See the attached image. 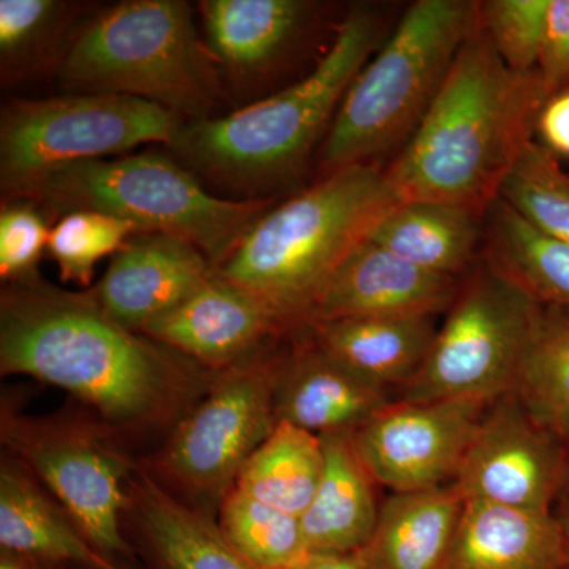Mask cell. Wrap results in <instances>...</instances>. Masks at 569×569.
I'll return each instance as SVG.
<instances>
[{
  "label": "cell",
  "instance_id": "cell-1",
  "mask_svg": "<svg viewBox=\"0 0 569 569\" xmlns=\"http://www.w3.org/2000/svg\"><path fill=\"white\" fill-rule=\"evenodd\" d=\"M0 370L63 389L118 426L160 421L193 387L183 356L122 328L91 295L37 277L2 293Z\"/></svg>",
  "mask_w": 569,
  "mask_h": 569
},
{
  "label": "cell",
  "instance_id": "cell-2",
  "mask_svg": "<svg viewBox=\"0 0 569 569\" xmlns=\"http://www.w3.org/2000/svg\"><path fill=\"white\" fill-rule=\"evenodd\" d=\"M548 99L538 71L509 69L478 20L417 132L385 168L396 203L440 201L485 219Z\"/></svg>",
  "mask_w": 569,
  "mask_h": 569
},
{
  "label": "cell",
  "instance_id": "cell-3",
  "mask_svg": "<svg viewBox=\"0 0 569 569\" xmlns=\"http://www.w3.org/2000/svg\"><path fill=\"white\" fill-rule=\"evenodd\" d=\"M396 204L380 164L329 171L323 181L266 209L217 271L284 325L305 323L337 266Z\"/></svg>",
  "mask_w": 569,
  "mask_h": 569
},
{
  "label": "cell",
  "instance_id": "cell-4",
  "mask_svg": "<svg viewBox=\"0 0 569 569\" xmlns=\"http://www.w3.org/2000/svg\"><path fill=\"white\" fill-rule=\"evenodd\" d=\"M383 21L373 7L348 11L316 69L290 88L222 116L183 123L173 148L216 178L260 186L296 173L380 43Z\"/></svg>",
  "mask_w": 569,
  "mask_h": 569
},
{
  "label": "cell",
  "instance_id": "cell-5",
  "mask_svg": "<svg viewBox=\"0 0 569 569\" xmlns=\"http://www.w3.org/2000/svg\"><path fill=\"white\" fill-rule=\"evenodd\" d=\"M478 22V3L418 0L347 89L329 132L323 164L336 171L377 163L402 149L443 88Z\"/></svg>",
  "mask_w": 569,
  "mask_h": 569
},
{
  "label": "cell",
  "instance_id": "cell-6",
  "mask_svg": "<svg viewBox=\"0 0 569 569\" xmlns=\"http://www.w3.org/2000/svg\"><path fill=\"white\" fill-rule=\"evenodd\" d=\"M59 77L73 91L116 93L208 119L219 78L181 0H129L97 14L71 39Z\"/></svg>",
  "mask_w": 569,
  "mask_h": 569
},
{
  "label": "cell",
  "instance_id": "cell-7",
  "mask_svg": "<svg viewBox=\"0 0 569 569\" xmlns=\"http://www.w3.org/2000/svg\"><path fill=\"white\" fill-rule=\"evenodd\" d=\"M26 197L110 213L132 224L138 234L186 239L217 269L268 209L266 201L213 197L189 171L153 152L69 164Z\"/></svg>",
  "mask_w": 569,
  "mask_h": 569
},
{
  "label": "cell",
  "instance_id": "cell-8",
  "mask_svg": "<svg viewBox=\"0 0 569 569\" xmlns=\"http://www.w3.org/2000/svg\"><path fill=\"white\" fill-rule=\"evenodd\" d=\"M181 121L160 104L116 93L17 100L3 108L0 121L2 187L26 197L69 164L108 159L151 142L173 146Z\"/></svg>",
  "mask_w": 569,
  "mask_h": 569
},
{
  "label": "cell",
  "instance_id": "cell-9",
  "mask_svg": "<svg viewBox=\"0 0 569 569\" xmlns=\"http://www.w3.org/2000/svg\"><path fill=\"white\" fill-rule=\"evenodd\" d=\"M539 305L482 263L449 307L447 320L406 400H467L489 406L511 395Z\"/></svg>",
  "mask_w": 569,
  "mask_h": 569
},
{
  "label": "cell",
  "instance_id": "cell-10",
  "mask_svg": "<svg viewBox=\"0 0 569 569\" xmlns=\"http://www.w3.org/2000/svg\"><path fill=\"white\" fill-rule=\"evenodd\" d=\"M277 369L230 367L203 402L176 427L160 467L193 496L223 500L250 456L276 429Z\"/></svg>",
  "mask_w": 569,
  "mask_h": 569
},
{
  "label": "cell",
  "instance_id": "cell-11",
  "mask_svg": "<svg viewBox=\"0 0 569 569\" xmlns=\"http://www.w3.org/2000/svg\"><path fill=\"white\" fill-rule=\"evenodd\" d=\"M2 438L103 556L129 552L121 516L130 505L127 460L96 433L70 425L3 415Z\"/></svg>",
  "mask_w": 569,
  "mask_h": 569
},
{
  "label": "cell",
  "instance_id": "cell-12",
  "mask_svg": "<svg viewBox=\"0 0 569 569\" xmlns=\"http://www.w3.org/2000/svg\"><path fill=\"white\" fill-rule=\"evenodd\" d=\"M486 408L467 400L388 402L355 430L356 455L373 482L395 493L448 486Z\"/></svg>",
  "mask_w": 569,
  "mask_h": 569
},
{
  "label": "cell",
  "instance_id": "cell-13",
  "mask_svg": "<svg viewBox=\"0 0 569 569\" xmlns=\"http://www.w3.org/2000/svg\"><path fill=\"white\" fill-rule=\"evenodd\" d=\"M567 478V445L507 396L482 417L452 485L466 501L552 512Z\"/></svg>",
  "mask_w": 569,
  "mask_h": 569
},
{
  "label": "cell",
  "instance_id": "cell-14",
  "mask_svg": "<svg viewBox=\"0 0 569 569\" xmlns=\"http://www.w3.org/2000/svg\"><path fill=\"white\" fill-rule=\"evenodd\" d=\"M456 277L436 274L362 241L337 266L307 312L305 323L365 317H430L448 312Z\"/></svg>",
  "mask_w": 569,
  "mask_h": 569
},
{
  "label": "cell",
  "instance_id": "cell-15",
  "mask_svg": "<svg viewBox=\"0 0 569 569\" xmlns=\"http://www.w3.org/2000/svg\"><path fill=\"white\" fill-rule=\"evenodd\" d=\"M217 268L192 242L170 234H134L112 254L92 291L100 310L122 328L140 331L182 305Z\"/></svg>",
  "mask_w": 569,
  "mask_h": 569
},
{
  "label": "cell",
  "instance_id": "cell-16",
  "mask_svg": "<svg viewBox=\"0 0 569 569\" xmlns=\"http://www.w3.org/2000/svg\"><path fill=\"white\" fill-rule=\"evenodd\" d=\"M284 326L261 299L217 271L142 335L200 365L230 369L249 361L266 337Z\"/></svg>",
  "mask_w": 569,
  "mask_h": 569
},
{
  "label": "cell",
  "instance_id": "cell-17",
  "mask_svg": "<svg viewBox=\"0 0 569 569\" xmlns=\"http://www.w3.org/2000/svg\"><path fill=\"white\" fill-rule=\"evenodd\" d=\"M388 402L387 389L359 377L317 346L277 369V419L313 436L355 432Z\"/></svg>",
  "mask_w": 569,
  "mask_h": 569
},
{
  "label": "cell",
  "instance_id": "cell-18",
  "mask_svg": "<svg viewBox=\"0 0 569 569\" xmlns=\"http://www.w3.org/2000/svg\"><path fill=\"white\" fill-rule=\"evenodd\" d=\"M466 500L456 486L392 493L359 557L372 569H448Z\"/></svg>",
  "mask_w": 569,
  "mask_h": 569
},
{
  "label": "cell",
  "instance_id": "cell-19",
  "mask_svg": "<svg viewBox=\"0 0 569 569\" xmlns=\"http://www.w3.org/2000/svg\"><path fill=\"white\" fill-rule=\"evenodd\" d=\"M448 569H567L559 519L466 501Z\"/></svg>",
  "mask_w": 569,
  "mask_h": 569
},
{
  "label": "cell",
  "instance_id": "cell-20",
  "mask_svg": "<svg viewBox=\"0 0 569 569\" xmlns=\"http://www.w3.org/2000/svg\"><path fill=\"white\" fill-rule=\"evenodd\" d=\"M325 470L312 503L301 516L310 553L359 552L376 530L373 479L356 455L353 432L321 437Z\"/></svg>",
  "mask_w": 569,
  "mask_h": 569
},
{
  "label": "cell",
  "instance_id": "cell-21",
  "mask_svg": "<svg viewBox=\"0 0 569 569\" xmlns=\"http://www.w3.org/2000/svg\"><path fill=\"white\" fill-rule=\"evenodd\" d=\"M206 47L239 73L271 67L302 39L316 6L302 0H204Z\"/></svg>",
  "mask_w": 569,
  "mask_h": 569
},
{
  "label": "cell",
  "instance_id": "cell-22",
  "mask_svg": "<svg viewBox=\"0 0 569 569\" xmlns=\"http://www.w3.org/2000/svg\"><path fill=\"white\" fill-rule=\"evenodd\" d=\"M310 326L326 355L385 389L403 388L417 376L437 335L430 317L342 318Z\"/></svg>",
  "mask_w": 569,
  "mask_h": 569
},
{
  "label": "cell",
  "instance_id": "cell-23",
  "mask_svg": "<svg viewBox=\"0 0 569 569\" xmlns=\"http://www.w3.org/2000/svg\"><path fill=\"white\" fill-rule=\"evenodd\" d=\"M482 254L490 271L539 306L569 309V246L498 198L482 224Z\"/></svg>",
  "mask_w": 569,
  "mask_h": 569
},
{
  "label": "cell",
  "instance_id": "cell-24",
  "mask_svg": "<svg viewBox=\"0 0 569 569\" xmlns=\"http://www.w3.org/2000/svg\"><path fill=\"white\" fill-rule=\"evenodd\" d=\"M0 546L40 563H63L88 569H121L103 556L47 500L20 468L3 462L0 470Z\"/></svg>",
  "mask_w": 569,
  "mask_h": 569
},
{
  "label": "cell",
  "instance_id": "cell-25",
  "mask_svg": "<svg viewBox=\"0 0 569 569\" xmlns=\"http://www.w3.org/2000/svg\"><path fill=\"white\" fill-rule=\"evenodd\" d=\"M482 224L481 216L460 206L406 201L383 213L367 239L426 271L458 277L482 242Z\"/></svg>",
  "mask_w": 569,
  "mask_h": 569
},
{
  "label": "cell",
  "instance_id": "cell-26",
  "mask_svg": "<svg viewBox=\"0 0 569 569\" xmlns=\"http://www.w3.org/2000/svg\"><path fill=\"white\" fill-rule=\"evenodd\" d=\"M129 497L163 569H261L228 541L219 523L146 475L130 478Z\"/></svg>",
  "mask_w": 569,
  "mask_h": 569
},
{
  "label": "cell",
  "instance_id": "cell-27",
  "mask_svg": "<svg viewBox=\"0 0 569 569\" xmlns=\"http://www.w3.org/2000/svg\"><path fill=\"white\" fill-rule=\"evenodd\" d=\"M509 396L539 427L569 443V309L539 307Z\"/></svg>",
  "mask_w": 569,
  "mask_h": 569
},
{
  "label": "cell",
  "instance_id": "cell-28",
  "mask_svg": "<svg viewBox=\"0 0 569 569\" xmlns=\"http://www.w3.org/2000/svg\"><path fill=\"white\" fill-rule=\"evenodd\" d=\"M323 470L321 437L279 421L247 460L234 488L301 518L312 503Z\"/></svg>",
  "mask_w": 569,
  "mask_h": 569
},
{
  "label": "cell",
  "instance_id": "cell-29",
  "mask_svg": "<svg viewBox=\"0 0 569 569\" xmlns=\"http://www.w3.org/2000/svg\"><path fill=\"white\" fill-rule=\"evenodd\" d=\"M220 530L261 569H295L310 556L301 518L239 489L220 505Z\"/></svg>",
  "mask_w": 569,
  "mask_h": 569
},
{
  "label": "cell",
  "instance_id": "cell-30",
  "mask_svg": "<svg viewBox=\"0 0 569 569\" xmlns=\"http://www.w3.org/2000/svg\"><path fill=\"white\" fill-rule=\"evenodd\" d=\"M500 198L539 230L569 246V174L538 141L519 157Z\"/></svg>",
  "mask_w": 569,
  "mask_h": 569
},
{
  "label": "cell",
  "instance_id": "cell-31",
  "mask_svg": "<svg viewBox=\"0 0 569 569\" xmlns=\"http://www.w3.org/2000/svg\"><path fill=\"white\" fill-rule=\"evenodd\" d=\"M69 2L0 0V69L3 81L31 74L47 61L70 28Z\"/></svg>",
  "mask_w": 569,
  "mask_h": 569
},
{
  "label": "cell",
  "instance_id": "cell-32",
  "mask_svg": "<svg viewBox=\"0 0 569 569\" xmlns=\"http://www.w3.org/2000/svg\"><path fill=\"white\" fill-rule=\"evenodd\" d=\"M138 234L132 224L92 209H71L51 228L48 250L63 282L89 287L96 266Z\"/></svg>",
  "mask_w": 569,
  "mask_h": 569
},
{
  "label": "cell",
  "instance_id": "cell-33",
  "mask_svg": "<svg viewBox=\"0 0 569 569\" xmlns=\"http://www.w3.org/2000/svg\"><path fill=\"white\" fill-rule=\"evenodd\" d=\"M549 3L550 0L478 2L479 26L509 69L537 70Z\"/></svg>",
  "mask_w": 569,
  "mask_h": 569
},
{
  "label": "cell",
  "instance_id": "cell-34",
  "mask_svg": "<svg viewBox=\"0 0 569 569\" xmlns=\"http://www.w3.org/2000/svg\"><path fill=\"white\" fill-rule=\"evenodd\" d=\"M51 228L39 208L26 201L2 206L0 211V276L26 282L36 276L41 254L48 250Z\"/></svg>",
  "mask_w": 569,
  "mask_h": 569
},
{
  "label": "cell",
  "instance_id": "cell-35",
  "mask_svg": "<svg viewBox=\"0 0 569 569\" xmlns=\"http://www.w3.org/2000/svg\"><path fill=\"white\" fill-rule=\"evenodd\" d=\"M537 71L549 97L569 91V0H550Z\"/></svg>",
  "mask_w": 569,
  "mask_h": 569
},
{
  "label": "cell",
  "instance_id": "cell-36",
  "mask_svg": "<svg viewBox=\"0 0 569 569\" xmlns=\"http://www.w3.org/2000/svg\"><path fill=\"white\" fill-rule=\"evenodd\" d=\"M539 144L557 159H569V91L546 100L537 122Z\"/></svg>",
  "mask_w": 569,
  "mask_h": 569
},
{
  "label": "cell",
  "instance_id": "cell-37",
  "mask_svg": "<svg viewBox=\"0 0 569 569\" xmlns=\"http://www.w3.org/2000/svg\"><path fill=\"white\" fill-rule=\"evenodd\" d=\"M295 569H372L358 553H310Z\"/></svg>",
  "mask_w": 569,
  "mask_h": 569
},
{
  "label": "cell",
  "instance_id": "cell-38",
  "mask_svg": "<svg viewBox=\"0 0 569 569\" xmlns=\"http://www.w3.org/2000/svg\"><path fill=\"white\" fill-rule=\"evenodd\" d=\"M32 561L17 553L3 552L0 557V569H31Z\"/></svg>",
  "mask_w": 569,
  "mask_h": 569
},
{
  "label": "cell",
  "instance_id": "cell-39",
  "mask_svg": "<svg viewBox=\"0 0 569 569\" xmlns=\"http://www.w3.org/2000/svg\"><path fill=\"white\" fill-rule=\"evenodd\" d=\"M557 519H559L561 533H563L565 552H567V569H569V503L561 509L560 515H557Z\"/></svg>",
  "mask_w": 569,
  "mask_h": 569
},
{
  "label": "cell",
  "instance_id": "cell-40",
  "mask_svg": "<svg viewBox=\"0 0 569 569\" xmlns=\"http://www.w3.org/2000/svg\"><path fill=\"white\" fill-rule=\"evenodd\" d=\"M31 569H50L41 567L40 561H32V568Z\"/></svg>",
  "mask_w": 569,
  "mask_h": 569
},
{
  "label": "cell",
  "instance_id": "cell-41",
  "mask_svg": "<svg viewBox=\"0 0 569 569\" xmlns=\"http://www.w3.org/2000/svg\"><path fill=\"white\" fill-rule=\"evenodd\" d=\"M568 449V478H567V489H569V443L567 445Z\"/></svg>",
  "mask_w": 569,
  "mask_h": 569
},
{
  "label": "cell",
  "instance_id": "cell-42",
  "mask_svg": "<svg viewBox=\"0 0 569 569\" xmlns=\"http://www.w3.org/2000/svg\"><path fill=\"white\" fill-rule=\"evenodd\" d=\"M74 569H88V568H80V567H73Z\"/></svg>",
  "mask_w": 569,
  "mask_h": 569
}]
</instances>
